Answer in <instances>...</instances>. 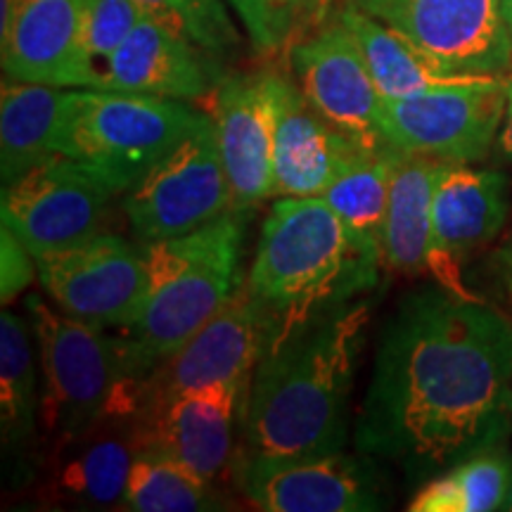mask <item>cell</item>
I'll list each match as a JSON object with an SVG mask.
<instances>
[{"label": "cell", "instance_id": "obj_2", "mask_svg": "<svg viewBox=\"0 0 512 512\" xmlns=\"http://www.w3.org/2000/svg\"><path fill=\"white\" fill-rule=\"evenodd\" d=\"M370 316L373 302H351L268 347L242 401V456L306 458L342 451Z\"/></svg>", "mask_w": 512, "mask_h": 512}, {"label": "cell", "instance_id": "obj_17", "mask_svg": "<svg viewBox=\"0 0 512 512\" xmlns=\"http://www.w3.org/2000/svg\"><path fill=\"white\" fill-rule=\"evenodd\" d=\"M214 124L230 188V209L245 211L273 197L275 74H242L214 93Z\"/></svg>", "mask_w": 512, "mask_h": 512}, {"label": "cell", "instance_id": "obj_24", "mask_svg": "<svg viewBox=\"0 0 512 512\" xmlns=\"http://www.w3.org/2000/svg\"><path fill=\"white\" fill-rule=\"evenodd\" d=\"M337 17L354 36L382 98H406V95L430 91V88L472 79V76L448 74L432 57L415 48L406 36L387 27L380 19L370 17L356 5L344 3Z\"/></svg>", "mask_w": 512, "mask_h": 512}, {"label": "cell", "instance_id": "obj_30", "mask_svg": "<svg viewBox=\"0 0 512 512\" xmlns=\"http://www.w3.org/2000/svg\"><path fill=\"white\" fill-rule=\"evenodd\" d=\"M145 17L164 24L214 57L240 48V34L221 0H133Z\"/></svg>", "mask_w": 512, "mask_h": 512}, {"label": "cell", "instance_id": "obj_14", "mask_svg": "<svg viewBox=\"0 0 512 512\" xmlns=\"http://www.w3.org/2000/svg\"><path fill=\"white\" fill-rule=\"evenodd\" d=\"M268 347L271 323L242 283L195 337L138 382L140 406L211 384L247 382Z\"/></svg>", "mask_w": 512, "mask_h": 512}, {"label": "cell", "instance_id": "obj_34", "mask_svg": "<svg viewBox=\"0 0 512 512\" xmlns=\"http://www.w3.org/2000/svg\"><path fill=\"white\" fill-rule=\"evenodd\" d=\"M271 3H273L275 8H278L280 12H283V15H287V12H290L292 8H299V5L309 3V0H271Z\"/></svg>", "mask_w": 512, "mask_h": 512}, {"label": "cell", "instance_id": "obj_21", "mask_svg": "<svg viewBox=\"0 0 512 512\" xmlns=\"http://www.w3.org/2000/svg\"><path fill=\"white\" fill-rule=\"evenodd\" d=\"M0 41L12 81L83 88L81 0H27Z\"/></svg>", "mask_w": 512, "mask_h": 512}, {"label": "cell", "instance_id": "obj_8", "mask_svg": "<svg viewBox=\"0 0 512 512\" xmlns=\"http://www.w3.org/2000/svg\"><path fill=\"white\" fill-rule=\"evenodd\" d=\"M453 76H501L512 62L503 0H347Z\"/></svg>", "mask_w": 512, "mask_h": 512}, {"label": "cell", "instance_id": "obj_36", "mask_svg": "<svg viewBox=\"0 0 512 512\" xmlns=\"http://www.w3.org/2000/svg\"><path fill=\"white\" fill-rule=\"evenodd\" d=\"M503 510H508V512H512V472H510V486H508V496H505Z\"/></svg>", "mask_w": 512, "mask_h": 512}, {"label": "cell", "instance_id": "obj_25", "mask_svg": "<svg viewBox=\"0 0 512 512\" xmlns=\"http://www.w3.org/2000/svg\"><path fill=\"white\" fill-rule=\"evenodd\" d=\"M64 88L5 81L0 100V178L15 183L55 152Z\"/></svg>", "mask_w": 512, "mask_h": 512}, {"label": "cell", "instance_id": "obj_6", "mask_svg": "<svg viewBox=\"0 0 512 512\" xmlns=\"http://www.w3.org/2000/svg\"><path fill=\"white\" fill-rule=\"evenodd\" d=\"M38 361H41V448L43 453L62 441L79 437L95 425L128 380L126 342L107 335L98 325L57 313L38 294H29Z\"/></svg>", "mask_w": 512, "mask_h": 512}, {"label": "cell", "instance_id": "obj_16", "mask_svg": "<svg viewBox=\"0 0 512 512\" xmlns=\"http://www.w3.org/2000/svg\"><path fill=\"white\" fill-rule=\"evenodd\" d=\"M247 382H221L140 406L138 453H162L216 482L233 463L235 415Z\"/></svg>", "mask_w": 512, "mask_h": 512}, {"label": "cell", "instance_id": "obj_7", "mask_svg": "<svg viewBox=\"0 0 512 512\" xmlns=\"http://www.w3.org/2000/svg\"><path fill=\"white\" fill-rule=\"evenodd\" d=\"M508 110L501 76L430 88L406 98H382L380 131L389 145L437 162H479L489 155Z\"/></svg>", "mask_w": 512, "mask_h": 512}, {"label": "cell", "instance_id": "obj_1", "mask_svg": "<svg viewBox=\"0 0 512 512\" xmlns=\"http://www.w3.org/2000/svg\"><path fill=\"white\" fill-rule=\"evenodd\" d=\"M510 430V320L441 285L408 292L382 328L358 451L432 475L505 444Z\"/></svg>", "mask_w": 512, "mask_h": 512}, {"label": "cell", "instance_id": "obj_11", "mask_svg": "<svg viewBox=\"0 0 512 512\" xmlns=\"http://www.w3.org/2000/svg\"><path fill=\"white\" fill-rule=\"evenodd\" d=\"M117 195L95 171L72 157L53 155L15 183L3 185V228L31 256L53 252L102 233Z\"/></svg>", "mask_w": 512, "mask_h": 512}, {"label": "cell", "instance_id": "obj_10", "mask_svg": "<svg viewBox=\"0 0 512 512\" xmlns=\"http://www.w3.org/2000/svg\"><path fill=\"white\" fill-rule=\"evenodd\" d=\"M38 280L60 311L126 330L136 323L147 294V261L131 242L98 233L76 245L34 256Z\"/></svg>", "mask_w": 512, "mask_h": 512}, {"label": "cell", "instance_id": "obj_35", "mask_svg": "<svg viewBox=\"0 0 512 512\" xmlns=\"http://www.w3.org/2000/svg\"><path fill=\"white\" fill-rule=\"evenodd\" d=\"M503 12H505V19H508L510 36H512V0H503Z\"/></svg>", "mask_w": 512, "mask_h": 512}, {"label": "cell", "instance_id": "obj_23", "mask_svg": "<svg viewBox=\"0 0 512 512\" xmlns=\"http://www.w3.org/2000/svg\"><path fill=\"white\" fill-rule=\"evenodd\" d=\"M510 214V178L467 162H441L432 197L434 233L444 252L463 261L501 233Z\"/></svg>", "mask_w": 512, "mask_h": 512}, {"label": "cell", "instance_id": "obj_19", "mask_svg": "<svg viewBox=\"0 0 512 512\" xmlns=\"http://www.w3.org/2000/svg\"><path fill=\"white\" fill-rule=\"evenodd\" d=\"M361 150L313 110L302 88L275 74L273 197H320Z\"/></svg>", "mask_w": 512, "mask_h": 512}, {"label": "cell", "instance_id": "obj_3", "mask_svg": "<svg viewBox=\"0 0 512 512\" xmlns=\"http://www.w3.org/2000/svg\"><path fill=\"white\" fill-rule=\"evenodd\" d=\"M380 264L351 240L323 197H280L261 226L245 280L271 323V347L370 292Z\"/></svg>", "mask_w": 512, "mask_h": 512}, {"label": "cell", "instance_id": "obj_37", "mask_svg": "<svg viewBox=\"0 0 512 512\" xmlns=\"http://www.w3.org/2000/svg\"><path fill=\"white\" fill-rule=\"evenodd\" d=\"M508 83H512V79H508Z\"/></svg>", "mask_w": 512, "mask_h": 512}, {"label": "cell", "instance_id": "obj_33", "mask_svg": "<svg viewBox=\"0 0 512 512\" xmlns=\"http://www.w3.org/2000/svg\"><path fill=\"white\" fill-rule=\"evenodd\" d=\"M496 145L498 155L512 162V83H508V110H505V119L501 124V131H498Z\"/></svg>", "mask_w": 512, "mask_h": 512}, {"label": "cell", "instance_id": "obj_13", "mask_svg": "<svg viewBox=\"0 0 512 512\" xmlns=\"http://www.w3.org/2000/svg\"><path fill=\"white\" fill-rule=\"evenodd\" d=\"M136 456V413L110 406L79 437L43 453L38 501L60 510H121Z\"/></svg>", "mask_w": 512, "mask_h": 512}, {"label": "cell", "instance_id": "obj_27", "mask_svg": "<svg viewBox=\"0 0 512 512\" xmlns=\"http://www.w3.org/2000/svg\"><path fill=\"white\" fill-rule=\"evenodd\" d=\"M512 456L501 446L484 448L427 482L408 505L411 512H491L503 510Z\"/></svg>", "mask_w": 512, "mask_h": 512}, {"label": "cell", "instance_id": "obj_20", "mask_svg": "<svg viewBox=\"0 0 512 512\" xmlns=\"http://www.w3.org/2000/svg\"><path fill=\"white\" fill-rule=\"evenodd\" d=\"M219 57L190 38L143 17L112 55L102 91L147 93L176 100H200L221 86Z\"/></svg>", "mask_w": 512, "mask_h": 512}, {"label": "cell", "instance_id": "obj_29", "mask_svg": "<svg viewBox=\"0 0 512 512\" xmlns=\"http://www.w3.org/2000/svg\"><path fill=\"white\" fill-rule=\"evenodd\" d=\"M143 17L133 0H81L83 88H102L112 55Z\"/></svg>", "mask_w": 512, "mask_h": 512}, {"label": "cell", "instance_id": "obj_26", "mask_svg": "<svg viewBox=\"0 0 512 512\" xmlns=\"http://www.w3.org/2000/svg\"><path fill=\"white\" fill-rule=\"evenodd\" d=\"M394 157V145L382 150H361L320 195L342 219L354 245L380 266L384 264V221Z\"/></svg>", "mask_w": 512, "mask_h": 512}, {"label": "cell", "instance_id": "obj_9", "mask_svg": "<svg viewBox=\"0 0 512 512\" xmlns=\"http://www.w3.org/2000/svg\"><path fill=\"white\" fill-rule=\"evenodd\" d=\"M124 209L133 235L143 245L181 238L230 211V188L214 119L128 190Z\"/></svg>", "mask_w": 512, "mask_h": 512}, {"label": "cell", "instance_id": "obj_12", "mask_svg": "<svg viewBox=\"0 0 512 512\" xmlns=\"http://www.w3.org/2000/svg\"><path fill=\"white\" fill-rule=\"evenodd\" d=\"M233 477L245 501L266 512H373L389 505L373 463L344 451L306 458L240 453Z\"/></svg>", "mask_w": 512, "mask_h": 512}, {"label": "cell", "instance_id": "obj_31", "mask_svg": "<svg viewBox=\"0 0 512 512\" xmlns=\"http://www.w3.org/2000/svg\"><path fill=\"white\" fill-rule=\"evenodd\" d=\"M238 12L254 53L273 55L285 43L290 17L283 15L271 0H228Z\"/></svg>", "mask_w": 512, "mask_h": 512}, {"label": "cell", "instance_id": "obj_28", "mask_svg": "<svg viewBox=\"0 0 512 512\" xmlns=\"http://www.w3.org/2000/svg\"><path fill=\"white\" fill-rule=\"evenodd\" d=\"M228 501L192 467L162 453H138L128 477L121 510L131 512H204L226 510Z\"/></svg>", "mask_w": 512, "mask_h": 512}, {"label": "cell", "instance_id": "obj_5", "mask_svg": "<svg viewBox=\"0 0 512 512\" xmlns=\"http://www.w3.org/2000/svg\"><path fill=\"white\" fill-rule=\"evenodd\" d=\"M211 117L185 100L147 93L67 88L55 152L95 171L121 195L133 190Z\"/></svg>", "mask_w": 512, "mask_h": 512}, {"label": "cell", "instance_id": "obj_32", "mask_svg": "<svg viewBox=\"0 0 512 512\" xmlns=\"http://www.w3.org/2000/svg\"><path fill=\"white\" fill-rule=\"evenodd\" d=\"M3 304H8L10 299H15L19 292H24L34 278V268L36 264L31 266L34 256L29 254V249L19 242L15 235L10 233L8 228H3Z\"/></svg>", "mask_w": 512, "mask_h": 512}, {"label": "cell", "instance_id": "obj_15", "mask_svg": "<svg viewBox=\"0 0 512 512\" xmlns=\"http://www.w3.org/2000/svg\"><path fill=\"white\" fill-rule=\"evenodd\" d=\"M297 86L320 117L366 150L389 143L380 131L382 95L368 64L342 19L325 24L318 34L292 48Z\"/></svg>", "mask_w": 512, "mask_h": 512}, {"label": "cell", "instance_id": "obj_22", "mask_svg": "<svg viewBox=\"0 0 512 512\" xmlns=\"http://www.w3.org/2000/svg\"><path fill=\"white\" fill-rule=\"evenodd\" d=\"M29 323L12 311L0 316V439L5 482H36L41 470V399L36 389L34 349Z\"/></svg>", "mask_w": 512, "mask_h": 512}, {"label": "cell", "instance_id": "obj_18", "mask_svg": "<svg viewBox=\"0 0 512 512\" xmlns=\"http://www.w3.org/2000/svg\"><path fill=\"white\" fill-rule=\"evenodd\" d=\"M441 162L396 150L384 221V266L392 271L427 273L460 299H482L467 290L460 261L444 252L434 233L432 197Z\"/></svg>", "mask_w": 512, "mask_h": 512}, {"label": "cell", "instance_id": "obj_4", "mask_svg": "<svg viewBox=\"0 0 512 512\" xmlns=\"http://www.w3.org/2000/svg\"><path fill=\"white\" fill-rule=\"evenodd\" d=\"M242 211H226L181 238L145 245L147 294L136 323L121 330L128 370L143 382L195 337L240 290Z\"/></svg>", "mask_w": 512, "mask_h": 512}]
</instances>
